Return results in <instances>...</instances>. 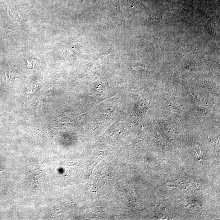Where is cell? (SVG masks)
I'll list each match as a JSON object with an SVG mask.
<instances>
[{
  "label": "cell",
  "mask_w": 220,
  "mask_h": 220,
  "mask_svg": "<svg viewBox=\"0 0 220 220\" xmlns=\"http://www.w3.org/2000/svg\"><path fill=\"white\" fill-rule=\"evenodd\" d=\"M84 1V0H82V2H83Z\"/></svg>",
  "instance_id": "cell-1"
}]
</instances>
